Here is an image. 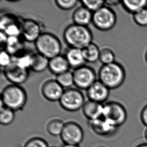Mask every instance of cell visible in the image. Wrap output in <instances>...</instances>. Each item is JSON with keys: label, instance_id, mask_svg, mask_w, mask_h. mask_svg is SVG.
Listing matches in <instances>:
<instances>
[{"label": "cell", "instance_id": "6da1fadb", "mask_svg": "<svg viewBox=\"0 0 147 147\" xmlns=\"http://www.w3.org/2000/svg\"><path fill=\"white\" fill-rule=\"evenodd\" d=\"M63 39L70 48L82 50L92 42L93 35L88 27L74 23L65 29Z\"/></svg>", "mask_w": 147, "mask_h": 147}, {"label": "cell", "instance_id": "7a4b0ae2", "mask_svg": "<svg viewBox=\"0 0 147 147\" xmlns=\"http://www.w3.org/2000/svg\"><path fill=\"white\" fill-rule=\"evenodd\" d=\"M98 80L109 90L119 88L125 80V68L121 64L115 62L102 65L98 74Z\"/></svg>", "mask_w": 147, "mask_h": 147}, {"label": "cell", "instance_id": "3957f363", "mask_svg": "<svg viewBox=\"0 0 147 147\" xmlns=\"http://www.w3.org/2000/svg\"><path fill=\"white\" fill-rule=\"evenodd\" d=\"M1 96V107L5 106L14 111L22 109L27 100L25 90L20 85L13 84L4 88Z\"/></svg>", "mask_w": 147, "mask_h": 147}, {"label": "cell", "instance_id": "277c9868", "mask_svg": "<svg viewBox=\"0 0 147 147\" xmlns=\"http://www.w3.org/2000/svg\"><path fill=\"white\" fill-rule=\"evenodd\" d=\"M36 50L48 59L59 55L61 51V43L54 34L44 32L35 42Z\"/></svg>", "mask_w": 147, "mask_h": 147}, {"label": "cell", "instance_id": "5b68a950", "mask_svg": "<svg viewBox=\"0 0 147 147\" xmlns=\"http://www.w3.org/2000/svg\"><path fill=\"white\" fill-rule=\"evenodd\" d=\"M127 114L125 107L117 101H109L103 105L102 117L115 127L125 123Z\"/></svg>", "mask_w": 147, "mask_h": 147}, {"label": "cell", "instance_id": "8992f818", "mask_svg": "<svg viewBox=\"0 0 147 147\" xmlns=\"http://www.w3.org/2000/svg\"><path fill=\"white\" fill-rule=\"evenodd\" d=\"M117 20L115 12L108 6H104L93 13L92 23L98 30L107 31L114 27Z\"/></svg>", "mask_w": 147, "mask_h": 147}, {"label": "cell", "instance_id": "52a82bcc", "mask_svg": "<svg viewBox=\"0 0 147 147\" xmlns=\"http://www.w3.org/2000/svg\"><path fill=\"white\" fill-rule=\"evenodd\" d=\"M59 102L62 108L66 111H76L82 109L86 101L80 90L69 88L64 90Z\"/></svg>", "mask_w": 147, "mask_h": 147}, {"label": "cell", "instance_id": "ba28073f", "mask_svg": "<svg viewBox=\"0 0 147 147\" xmlns=\"http://www.w3.org/2000/svg\"><path fill=\"white\" fill-rule=\"evenodd\" d=\"M72 72L74 85L80 90H88L97 80L96 72L88 66L84 65L77 68Z\"/></svg>", "mask_w": 147, "mask_h": 147}, {"label": "cell", "instance_id": "9c48e42d", "mask_svg": "<svg viewBox=\"0 0 147 147\" xmlns=\"http://www.w3.org/2000/svg\"><path fill=\"white\" fill-rule=\"evenodd\" d=\"M60 137L64 144L79 145L84 139V131L78 123L69 121L65 123Z\"/></svg>", "mask_w": 147, "mask_h": 147}, {"label": "cell", "instance_id": "30bf717a", "mask_svg": "<svg viewBox=\"0 0 147 147\" xmlns=\"http://www.w3.org/2000/svg\"><path fill=\"white\" fill-rule=\"evenodd\" d=\"M4 74L9 82L20 86L26 82L29 76V70L21 67L13 60L10 65L4 68Z\"/></svg>", "mask_w": 147, "mask_h": 147}, {"label": "cell", "instance_id": "8fae6325", "mask_svg": "<svg viewBox=\"0 0 147 147\" xmlns=\"http://www.w3.org/2000/svg\"><path fill=\"white\" fill-rule=\"evenodd\" d=\"M21 37L27 42H35L42 34L40 24L35 20L27 19L21 22Z\"/></svg>", "mask_w": 147, "mask_h": 147}, {"label": "cell", "instance_id": "7c38bea8", "mask_svg": "<svg viewBox=\"0 0 147 147\" xmlns=\"http://www.w3.org/2000/svg\"><path fill=\"white\" fill-rule=\"evenodd\" d=\"M64 91V88L56 80H47L41 88L42 95L45 98L50 101H59Z\"/></svg>", "mask_w": 147, "mask_h": 147}, {"label": "cell", "instance_id": "4fadbf2b", "mask_svg": "<svg viewBox=\"0 0 147 147\" xmlns=\"http://www.w3.org/2000/svg\"><path fill=\"white\" fill-rule=\"evenodd\" d=\"M109 91L107 86L97 80L86 90V95L89 100L102 103L109 97Z\"/></svg>", "mask_w": 147, "mask_h": 147}, {"label": "cell", "instance_id": "5bb4252c", "mask_svg": "<svg viewBox=\"0 0 147 147\" xmlns=\"http://www.w3.org/2000/svg\"><path fill=\"white\" fill-rule=\"evenodd\" d=\"M90 127L98 135L108 136L115 133L117 127H115L103 117L89 121Z\"/></svg>", "mask_w": 147, "mask_h": 147}, {"label": "cell", "instance_id": "9a60e30c", "mask_svg": "<svg viewBox=\"0 0 147 147\" xmlns=\"http://www.w3.org/2000/svg\"><path fill=\"white\" fill-rule=\"evenodd\" d=\"M103 107L102 103L88 99L84 103L82 111L88 121H92L102 117Z\"/></svg>", "mask_w": 147, "mask_h": 147}, {"label": "cell", "instance_id": "2e32d148", "mask_svg": "<svg viewBox=\"0 0 147 147\" xmlns=\"http://www.w3.org/2000/svg\"><path fill=\"white\" fill-rule=\"evenodd\" d=\"M70 68L65 56L60 54L49 60L48 69L56 76L69 71Z\"/></svg>", "mask_w": 147, "mask_h": 147}, {"label": "cell", "instance_id": "e0dca14e", "mask_svg": "<svg viewBox=\"0 0 147 147\" xmlns=\"http://www.w3.org/2000/svg\"><path fill=\"white\" fill-rule=\"evenodd\" d=\"M23 39L21 36L8 37L4 49L8 52L13 57L20 55L24 52Z\"/></svg>", "mask_w": 147, "mask_h": 147}, {"label": "cell", "instance_id": "ac0fdd59", "mask_svg": "<svg viewBox=\"0 0 147 147\" xmlns=\"http://www.w3.org/2000/svg\"><path fill=\"white\" fill-rule=\"evenodd\" d=\"M93 13L84 6L78 7L72 15V20L74 24L80 26L88 27L92 23Z\"/></svg>", "mask_w": 147, "mask_h": 147}, {"label": "cell", "instance_id": "d6986e66", "mask_svg": "<svg viewBox=\"0 0 147 147\" xmlns=\"http://www.w3.org/2000/svg\"><path fill=\"white\" fill-rule=\"evenodd\" d=\"M65 56L70 67L74 69L84 65L86 62L82 49L70 48L66 52Z\"/></svg>", "mask_w": 147, "mask_h": 147}, {"label": "cell", "instance_id": "ffe728a7", "mask_svg": "<svg viewBox=\"0 0 147 147\" xmlns=\"http://www.w3.org/2000/svg\"><path fill=\"white\" fill-rule=\"evenodd\" d=\"M49 60L38 52L33 53L31 69L37 73L44 71L48 68Z\"/></svg>", "mask_w": 147, "mask_h": 147}, {"label": "cell", "instance_id": "44dd1931", "mask_svg": "<svg viewBox=\"0 0 147 147\" xmlns=\"http://www.w3.org/2000/svg\"><path fill=\"white\" fill-rule=\"evenodd\" d=\"M124 9L133 15L147 7V0H125L121 2Z\"/></svg>", "mask_w": 147, "mask_h": 147}, {"label": "cell", "instance_id": "7402d4cb", "mask_svg": "<svg viewBox=\"0 0 147 147\" xmlns=\"http://www.w3.org/2000/svg\"><path fill=\"white\" fill-rule=\"evenodd\" d=\"M84 59L89 63H94L99 60L100 49L96 44L92 42L82 50Z\"/></svg>", "mask_w": 147, "mask_h": 147}, {"label": "cell", "instance_id": "603a6c76", "mask_svg": "<svg viewBox=\"0 0 147 147\" xmlns=\"http://www.w3.org/2000/svg\"><path fill=\"white\" fill-rule=\"evenodd\" d=\"M65 123L61 119H53L50 120L46 125L47 131L53 136H60Z\"/></svg>", "mask_w": 147, "mask_h": 147}, {"label": "cell", "instance_id": "cb8c5ba5", "mask_svg": "<svg viewBox=\"0 0 147 147\" xmlns=\"http://www.w3.org/2000/svg\"><path fill=\"white\" fill-rule=\"evenodd\" d=\"M33 53L25 52L20 55L13 57V60L18 64L19 65L24 69H31L32 65Z\"/></svg>", "mask_w": 147, "mask_h": 147}, {"label": "cell", "instance_id": "d4e9b609", "mask_svg": "<svg viewBox=\"0 0 147 147\" xmlns=\"http://www.w3.org/2000/svg\"><path fill=\"white\" fill-rule=\"evenodd\" d=\"M15 111L5 106L1 107L0 123L4 125H9L15 119Z\"/></svg>", "mask_w": 147, "mask_h": 147}, {"label": "cell", "instance_id": "484cf974", "mask_svg": "<svg viewBox=\"0 0 147 147\" xmlns=\"http://www.w3.org/2000/svg\"><path fill=\"white\" fill-rule=\"evenodd\" d=\"M56 80L64 88H69L74 84L73 72L69 70L56 76Z\"/></svg>", "mask_w": 147, "mask_h": 147}, {"label": "cell", "instance_id": "4316f807", "mask_svg": "<svg viewBox=\"0 0 147 147\" xmlns=\"http://www.w3.org/2000/svg\"><path fill=\"white\" fill-rule=\"evenodd\" d=\"M99 60L102 65L112 63L115 61V54L111 48L104 47L100 49Z\"/></svg>", "mask_w": 147, "mask_h": 147}, {"label": "cell", "instance_id": "83f0119b", "mask_svg": "<svg viewBox=\"0 0 147 147\" xmlns=\"http://www.w3.org/2000/svg\"><path fill=\"white\" fill-rule=\"evenodd\" d=\"M17 17L11 14H5L1 17V31H4L6 28L13 24L19 23Z\"/></svg>", "mask_w": 147, "mask_h": 147}, {"label": "cell", "instance_id": "f1b7e54d", "mask_svg": "<svg viewBox=\"0 0 147 147\" xmlns=\"http://www.w3.org/2000/svg\"><path fill=\"white\" fill-rule=\"evenodd\" d=\"M80 3H82V6L87 8L88 10H90L92 13H94L100 8L102 7L105 5V1L102 0L98 1H86L83 0Z\"/></svg>", "mask_w": 147, "mask_h": 147}, {"label": "cell", "instance_id": "f546056e", "mask_svg": "<svg viewBox=\"0 0 147 147\" xmlns=\"http://www.w3.org/2000/svg\"><path fill=\"white\" fill-rule=\"evenodd\" d=\"M133 19L138 25L142 27L147 26V7L133 15Z\"/></svg>", "mask_w": 147, "mask_h": 147}, {"label": "cell", "instance_id": "4dcf8cb0", "mask_svg": "<svg viewBox=\"0 0 147 147\" xmlns=\"http://www.w3.org/2000/svg\"><path fill=\"white\" fill-rule=\"evenodd\" d=\"M78 2V1L76 0H57L55 1L56 5L63 10H71L77 5Z\"/></svg>", "mask_w": 147, "mask_h": 147}, {"label": "cell", "instance_id": "1f68e13d", "mask_svg": "<svg viewBox=\"0 0 147 147\" xmlns=\"http://www.w3.org/2000/svg\"><path fill=\"white\" fill-rule=\"evenodd\" d=\"M3 32L5 33L8 37L21 36V22L15 23L9 26Z\"/></svg>", "mask_w": 147, "mask_h": 147}, {"label": "cell", "instance_id": "d6a6232c", "mask_svg": "<svg viewBox=\"0 0 147 147\" xmlns=\"http://www.w3.org/2000/svg\"><path fill=\"white\" fill-rule=\"evenodd\" d=\"M24 147H49L45 140L39 137L31 138L27 141Z\"/></svg>", "mask_w": 147, "mask_h": 147}, {"label": "cell", "instance_id": "836d02e7", "mask_svg": "<svg viewBox=\"0 0 147 147\" xmlns=\"http://www.w3.org/2000/svg\"><path fill=\"white\" fill-rule=\"evenodd\" d=\"M13 57L5 49L2 50L0 54V64L2 67L5 68L12 63Z\"/></svg>", "mask_w": 147, "mask_h": 147}, {"label": "cell", "instance_id": "e575fe53", "mask_svg": "<svg viewBox=\"0 0 147 147\" xmlns=\"http://www.w3.org/2000/svg\"><path fill=\"white\" fill-rule=\"evenodd\" d=\"M140 119L142 123L147 127V105L143 107L141 111Z\"/></svg>", "mask_w": 147, "mask_h": 147}, {"label": "cell", "instance_id": "d590c367", "mask_svg": "<svg viewBox=\"0 0 147 147\" xmlns=\"http://www.w3.org/2000/svg\"><path fill=\"white\" fill-rule=\"evenodd\" d=\"M8 36L6 35L5 33H4L3 31H1L0 33V41H1V47L4 46V48L6 46V43L8 40Z\"/></svg>", "mask_w": 147, "mask_h": 147}, {"label": "cell", "instance_id": "8d00e7d4", "mask_svg": "<svg viewBox=\"0 0 147 147\" xmlns=\"http://www.w3.org/2000/svg\"><path fill=\"white\" fill-rule=\"evenodd\" d=\"M121 2L118 0H109L105 1V5L107 6H116Z\"/></svg>", "mask_w": 147, "mask_h": 147}, {"label": "cell", "instance_id": "74e56055", "mask_svg": "<svg viewBox=\"0 0 147 147\" xmlns=\"http://www.w3.org/2000/svg\"><path fill=\"white\" fill-rule=\"evenodd\" d=\"M63 147H80L79 145H70V144H64Z\"/></svg>", "mask_w": 147, "mask_h": 147}, {"label": "cell", "instance_id": "f35d334b", "mask_svg": "<svg viewBox=\"0 0 147 147\" xmlns=\"http://www.w3.org/2000/svg\"><path fill=\"white\" fill-rule=\"evenodd\" d=\"M136 147H147V143H146L141 144Z\"/></svg>", "mask_w": 147, "mask_h": 147}, {"label": "cell", "instance_id": "ab89813d", "mask_svg": "<svg viewBox=\"0 0 147 147\" xmlns=\"http://www.w3.org/2000/svg\"><path fill=\"white\" fill-rule=\"evenodd\" d=\"M145 138L146 140H147V129H146L145 131Z\"/></svg>", "mask_w": 147, "mask_h": 147}, {"label": "cell", "instance_id": "60d3db41", "mask_svg": "<svg viewBox=\"0 0 147 147\" xmlns=\"http://www.w3.org/2000/svg\"><path fill=\"white\" fill-rule=\"evenodd\" d=\"M145 59H146V62H147V52H146V53Z\"/></svg>", "mask_w": 147, "mask_h": 147}]
</instances>
